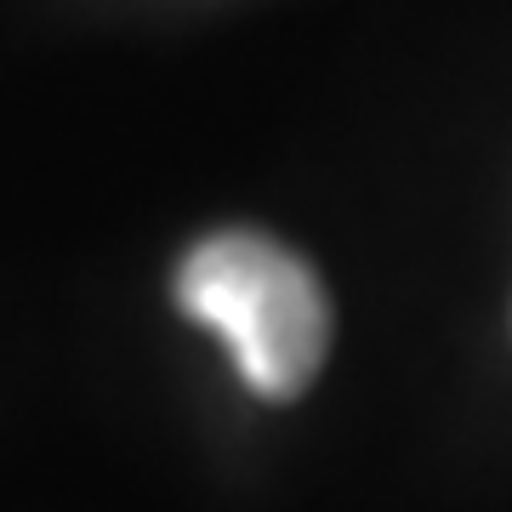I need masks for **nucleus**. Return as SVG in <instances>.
<instances>
[{"label":"nucleus","instance_id":"nucleus-1","mask_svg":"<svg viewBox=\"0 0 512 512\" xmlns=\"http://www.w3.org/2000/svg\"><path fill=\"white\" fill-rule=\"evenodd\" d=\"M177 302L234 348L262 399H296L330 353L325 285L268 234H211L177 268Z\"/></svg>","mask_w":512,"mask_h":512}]
</instances>
